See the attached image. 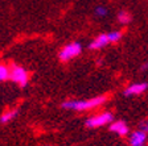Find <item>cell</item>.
<instances>
[{
  "mask_svg": "<svg viewBox=\"0 0 148 146\" xmlns=\"http://www.w3.org/2000/svg\"><path fill=\"white\" fill-rule=\"evenodd\" d=\"M16 115H17V109L7 111V112H4L3 115H1V117H0V122H1V124H7V122L11 121Z\"/></svg>",
  "mask_w": 148,
  "mask_h": 146,
  "instance_id": "cell-9",
  "label": "cell"
},
{
  "mask_svg": "<svg viewBox=\"0 0 148 146\" xmlns=\"http://www.w3.org/2000/svg\"><path fill=\"white\" fill-rule=\"evenodd\" d=\"M107 100L105 96H97L89 99V100H69L62 103V108L65 109H73V111H86V109H92L98 105H102Z\"/></svg>",
  "mask_w": 148,
  "mask_h": 146,
  "instance_id": "cell-1",
  "label": "cell"
},
{
  "mask_svg": "<svg viewBox=\"0 0 148 146\" xmlns=\"http://www.w3.org/2000/svg\"><path fill=\"white\" fill-rule=\"evenodd\" d=\"M142 70H148V63L143 65V66H142Z\"/></svg>",
  "mask_w": 148,
  "mask_h": 146,
  "instance_id": "cell-15",
  "label": "cell"
},
{
  "mask_svg": "<svg viewBox=\"0 0 148 146\" xmlns=\"http://www.w3.org/2000/svg\"><path fill=\"white\" fill-rule=\"evenodd\" d=\"M81 52H82V46H81V43L71 42V43H69V45L64 46V48L61 49L58 57H60L61 61L66 62V61H69V59H71V58L79 55Z\"/></svg>",
  "mask_w": 148,
  "mask_h": 146,
  "instance_id": "cell-3",
  "label": "cell"
},
{
  "mask_svg": "<svg viewBox=\"0 0 148 146\" xmlns=\"http://www.w3.org/2000/svg\"><path fill=\"white\" fill-rule=\"evenodd\" d=\"M106 13H107V11H106V8H103V7H98V8L95 9V15L97 16H105Z\"/></svg>",
  "mask_w": 148,
  "mask_h": 146,
  "instance_id": "cell-13",
  "label": "cell"
},
{
  "mask_svg": "<svg viewBox=\"0 0 148 146\" xmlns=\"http://www.w3.org/2000/svg\"><path fill=\"white\" fill-rule=\"evenodd\" d=\"M140 130L145 132V133L148 132V120H147V121H144V122H142V124H140Z\"/></svg>",
  "mask_w": 148,
  "mask_h": 146,
  "instance_id": "cell-14",
  "label": "cell"
},
{
  "mask_svg": "<svg viewBox=\"0 0 148 146\" xmlns=\"http://www.w3.org/2000/svg\"><path fill=\"white\" fill-rule=\"evenodd\" d=\"M112 113L110 112H105V113H99L97 116H92L90 119H87L85 121V125L87 128H99V126H103V125H107L112 121Z\"/></svg>",
  "mask_w": 148,
  "mask_h": 146,
  "instance_id": "cell-2",
  "label": "cell"
},
{
  "mask_svg": "<svg viewBox=\"0 0 148 146\" xmlns=\"http://www.w3.org/2000/svg\"><path fill=\"white\" fill-rule=\"evenodd\" d=\"M118 20H119L122 24H128L131 21V15H130L127 11H120L118 13Z\"/></svg>",
  "mask_w": 148,
  "mask_h": 146,
  "instance_id": "cell-11",
  "label": "cell"
},
{
  "mask_svg": "<svg viewBox=\"0 0 148 146\" xmlns=\"http://www.w3.org/2000/svg\"><path fill=\"white\" fill-rule=\"evenodd\" d=\"M120 38H122V33H120V32H111V33H108V40H110V42H118Z\"/></svg>",
  "mask_w": 148,
  "mask_h": 146,
  "instance_id": "cell-12",
  "label": "cell"
},
{
  "mask_svg": "<svg viewBox=\"0 0 148 146\" xmlns=\"http://www.w3.org/2000/svg\"><path fill=\"white\" fill-rule=\"evenodd\" d=\"M9 69H11L9 79L13 80L15 83H17L18 86L24 87L28 83V79H29V76H28V73L25 71V69H23L21 66H16V65H12Z\"/></svg>",
  "mask_w": 148,
  "mask_h": 146,
  "instance_id": "cell-4",
  "label": "cell"
},
{
  "mask_svg": "<svg viewBox=\"0 0 148 146\" xmlns=\"http://www.w3.org/2000/svg\"><path fill=\"white\" fill-rule=\"evenodd\" d=\"M110 130L119 134V136H127L128 134V126L124 121H115L114 124H111Z\"/></svg>",
  "mask_w": 148,
  "mask_h": 146,
  "instance_id": "cell-8",
  "label": "cell"
},
{
  "mask_svg": "<svg viewBox=\"0 0 148 146\" xmlns=\"http://www.w3.org/2000/svg\"><path fill=\"white\" fill-rule=\"evenodd\" d=\"M107 43H110V40H108V34H99L95 40H94L89 45V49H91V50H99V49L105 48Z\"/></svg>",
  "mask_w": 148,
  "mask_h": 146,
  "instance_id": "cell-7",
  "label": "cell"
},
{
  "mask_svg": "<svg viewBox=\"0 0 148 146\" xmlns=\"http://www.w3.org/2000/svg\"><path fill=\"white\" fill-rule=\"evenodd\" d=\"M9 75H11V69L7 65H1L0 66V80L4 82V80L9 79Z\"/></svg>",
  "mask_w": 148,
  "mask_h": 146,
  "instance_id": "cell-10",
  "label": "cell"
},
{
  "mask_svg": "<svg viewBox=\"0 0 148 146\" xmlns=\"http://www.w3.org/2000/svg\"><path fill=\"white\" fill-rule=\"evenodd\" d=\"M148 88L147 83H134V84L128 86L124 90V95L126 96H132V95H140Z\"/></svg>",
  "mask_w": 148,
  "mask_h": 146,
  "instance_id": "cell-5",
  "label": "cell"
},
{
  "mask_svg": "<svg viewBox=\"0 0 148 146\" xmlns=\"http://www.w3.org/2000/svg\"><path fill=\"white\" fill-rule=\"evenodd\" d=\"M147 140V136H145V132L143 130H136L131 134L130 137V145L131 146H143Z\"/></svg>",
  "mask_w": 148,
  "mask_h": 146,
  "instance_id": "cell-6",
  "label": "cell"
}]
</instances>
